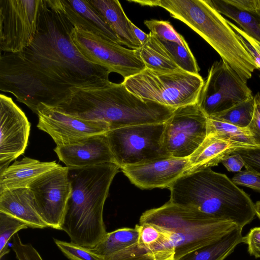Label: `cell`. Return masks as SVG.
Instances as JSON below:
<instances>
[{"label": "cell", "mask_w": 260, "mask_h": 260, "mask_svg": "<svg viewBox=\"0 0 260 260\" xmlns=\"http://www.w3.org/2000/svg\"><path fill=\"white\" fill-rule=\"evenodd\" d=\"M236 184L251 188L260 192V175L245 170L237 173L232 179Z\"/></svg>", "instance_id": "obj_36"}, {"label": "cell", "mask_w": 260, "mask_h": 260, "mask_svg": "<svg viewBox=\"0 0 260 260\" xmlns=\"http://www.w3.org/2000/svg\"><path fill=\"white\" fill-rule=\"evenodd\" d=\"M156 37L180 69L190 74L199 75L200 69L187 43L180 44Z\"/></svg>", "instance_id": "obj_29"}, {"label": "cell", "mask_w": 260, "mask_h": 260, "mask_svg": "<svg viewBox=\"0 0 260 260\" xmlns=\"http://www.w3.org/2000/svg\"><path fill=\"white\" fill-rule=\"evenodd\" d=\"M27 225L18 218L0 212V258L8 253V242L19 231L27 229Z\"/></svg>", "instance_id": "obj_30"}, {"label": "cell", "mask_w": 260, "mask_h": 260, "mask_svg": "<svg viewBox=\"0 0 260 260\" xmlns=\"http://www.w3.org/2000/svg\"><path fill=\"white\" fill-rule=\"evenodd\" d=\"M233 153H236L242 157L246 170L260 175V147L240 148Z\"/></svg>", "instance_id": "obj_35"}, {"label": "cell", "mask_w": 260, "mask_h": 260, "mask_svg": "<svg viewBox=\"0 0 260 260\" xmlns=\"http://www.w3.org/2000/svg\"><path fill=\"white\" fill-rule=\"evenodd\" d=\"M42 0H0V49L22 51L37 32Z\"/></svg>", "instance_id": "obj_11"}, {"label": "cell", "mask_w": 260, "mask_h": 260, "mask_svg": "<svg viewBox=\"0 0 260 260\" xmlns=\"http://www.w3.org/2000/svg\"><path fill=\"white\" fill-rule=\"evenodd\" d=\"M131 26L135 36L141 43V45H142L148 39L149 37V34H147L143 31L141 29L136 26L132 22H131Z\"/></svg>", "instance_id": "obj_43"}, {"label": "cell", "mask_w": 260, "mask_h": 260, "mask_svg": "<svg viewBox=\"0 0 260 260\" xmlns=\"http://www.w3.org/2000/svg\"><path fill=\"white\" fill-rule=\"evenodd\" d=\"M102 260H155L148 248L138 241Z\"/></svg>", "instance_id": "obj_32"}, {"label": "cell", "mask_w": 260, "mask_h": 260, "mask_svg": "<svg viewBox=\"0 0 260 260\" xmlns=\"http://www.w3.org/2000/svg\"><path fill=\"white\" fill-rule=\"evenodd\" d=\"M28 188L38 214L48 227L61 230L72 186L67 167H58L43 174Z\"/></svg>", "instance_id": "obj_13"}, {"label": "cell", "mask_w": 260, "mask_h": 260, "mask_svg": "<svg viewBox=\"0 0 260 260\" xmlns=\"http://www.w3.org/2000/svg\"><path fill=\"white\" fill-rule=\"evenodd\" d=\"M242 230L237 228L218 240L176 260H224L242 243Z\"/></svg>", "instance_id": "obj_23"}, {"label": "cell", "mask_w": 260, "mask_h": 260, "mask_svg": "<svg viewBox=\"0 0 260 260\" xmlns=\"http://www.w3.org/2000/svg\"><path fill=\"white\" fill-rule=\"evenodd\" d=\"M254 109V100L252 96L225 111L208 118L246 128L252 120Z\"/></svg>", "instance_id": "obj_28"}, {"label": "cell", "mask_w": 260, "mask_h": 260, "mask_svg": "<svg viewBox=\"0 0 260 260\" xmlns=\"http://www.w3.org/2000/svg\"><path fill=\"white\" fill-rule=\"evenodd\" d=\"M58 111L87 120L106 123L110 130L166 122L176 109L142 99L121 83L77 89L55 107Z\"/></svg>", "instance_id": "obj_2"}, {"label": "cell", "mask_w": 260, "mask_h": 260, "mask_svg": "<svg viewBox=\"0 0 260 260\" xmlns=\"http://www.w3.org/2000/svg\"><path fill=\"white\" fill-rule=\"evenodd\" d=\"M137 50L147 69L161 72L183 71L174 62L156 36L151 32L146 41Z\"/></svg>", "instance_id": "obj_24"}, {"label": "cell", "mask_w": 260, "mask_h": 260, "mask_svg": "<svg viewBox=\"0 0 260 260\" xmlns=\"http://www.w3.org/2000/svg\"><path fill=\"white\" fill-rule=\"evenodd\" d=\"M252 96L247 82L221 59L209 69L197 104L208 118Z\"/></svg>", "instance_id": "obj_10"}, {"label": "cell", "mask_w": 260, "mask_h": 260, "mask_svg": "<svg viewBox=\"0 0 260 260\" xmlns=\"http://www.w3.org/2000/svg\"><path fill=\"white\" fill-rule=\"evenodd\" d=\"M204 82L200 75L146 68L122 83L128 91L142 99L176 109L197 103Z\"/></svg>", "instance_id": "obj_7"}, {"label": "cell", "mask_w": 260, "mask_h": 260, "mask_svg": "<svg viewBox=\"0 0 260 260\" xmlns=\"http://www.w3.org/2000/svg\"><path fill=\"white\" fill-rule=\"evenodd\" d=\"M12 249L18 260H43L38 251L31 244L22 243L17 233L13 237Z\"/></svg>", "instance_id": "obj_34"}, {"label": "cell", "mask_w": 260, "mask_h": 260, "mask_svg": "<svg viewBox=\"0 0 260 260\" xmlns=\"http://www.w3.org/2000/svg\"><path fill=\"white\" fill-rule=\"evenodd\" d=\"M56 1L61 10L75 27L120 44L111 26L88 0Z\"/></svg>", "instance_id": "obj_18"}, {"label": "cell", "mask_w": 260, "mask_h": 260, "mask_svg": "<svg viewBox=\"0 0 260 260\" xmlns=\"http://www.w3.org/2000/svg\"><path fill=\"white\" fill-rule=\"evenodd\" d=\"M169 189L171 202L233 222L242 229L255 215L249 196L226 175L210 168L183 175Z\"/></svg>", "instance_id": "obj_5"}, {"label": "cell", "mask_w": 260, "mask_h": 260, "mask_svg": "<svg viewBox=\"0 0 260 260\" xmlns=\"http://www.w3.org/2000/svg\"><path fill=\"white\" fill-rule=\"evenodd\" d=\"M57 247L63 254L71 260H102L89 249L72 242H68L54 238Z\"/></svg>", "instance_id": "obj_33"}, {"label": "cell", "mask_w": 260, "mask_h": 260, "mask_svg": "<svg viewBox=\"0 0 260 260\" xmlns=\"http://www.w3.org/2000/svg\"><path fill=\"white\" fill-rule=\"evenodd\" d=\"M244 145L248 148L256 147L251 135L246 128H242L232 124L208 118L207 135Z\"/></svg>", "instance_id": "obj_27"}, {"label": "cell", "mask_w": 260, "mask_h": 260, "mask_svg": "<svg viewBox=\"0 0 260 260\" xmlns=\"http://www.w3.org/2000/svg\"><path fill=\"white\" fill-rule=\"evenodd\" d=\"M139 225L140 236L138 242L147 247L157 242L162 235V232L153 225L149 223Z\"/></svg>", "instance_id": "obj_37"}, {"label": "cell", "mask_w": 260, "mask_h": 260, "mask_svg": "<svg viewBox=\"0 0 260 260\" xmlns=\"http://www.w3.org/2000/svg\"><path fill=\"white\" fill-rule=\"evenodd\" d=\"M224 1L239 10L260 15V0H224Z\"/></svg>", "instance_id": "obj_40"}, {"label": "cell", "mask_w": 260, "mask_h": 260, "mask_svg": "<svg viewBox=\"0 0 260 260\" xmlns=\"http://www.w3.org/2000/svg\"><path fill=\"white\" fill-rule=\"evenodd\" d=\"M188 157L167 156L151 161L121 168L132 183L142 189L169 188L186 173Z\"/></svg>", "instance_id": "obj_16"}, {"label": "cell", "mask_w": 260, "mask_h": 260, "mask_svg": "<svg viewBox=\"0 0 260 260\" xmlns=\"http://www.w3.org/2000/svg\"><path fill=\"white\" fill-rule=\"evenodd\" d=\"M243 148L248 147L208 134L203 143L188 157L189 167L186 173L217 166L236 150Z\"/></svg>", "instance_id": "obj_21"}, {"label": "cell", "mask_w": 260, "mask_h": 260, "mask_svg": "<svg viewBox=\"0 0 260 260\" xmlns=\"http://www.w3.org/2000/svg\"><path fill=\"white\" fill-rule=\"evenodd\" d=\"M71 38L82 56L88 62L115 72L124 79L136 75L146 67L137 50L127 49L91 32L74 27Z\"/></svg>", "instance_id": "obj_9"}, {"label": "cell", "mask_w": 260, "mask_h": 260, "mask_svg": "<svg viewBox=\"0 0 260 260\" xmlns=\"http://www.w3.org/2000/svg\"><path fill=\"white\" fill-rule=\"evenodd\" d=\"M142 223L162 232L159 240L150 246L156 260H176L239 228L233 222L170 201L143 212L139 219Z\"/></svg>", "instance_id": "obj_3"}, {"label": "cell", "mask_w": 260, "mask_h": 260, "mask_svg": "<svg viewBox=\"0 0 260 260\" xmlns=\"http://www.w3.org/2000/svg\"><path fill=\"white\" fill-rule=\"evenodd\" d=\"M59 166L55 161L43 162L28 157L16 160L0 174V191L28 187L40 176Z\"/></svg>", "instance_id": "obj_20"}, {"label": "cell", "mask_w": 260, "mask_h": 260, "mask_svg": "<svg viewBox=\"0 0 260 260\" xmlns=\"http://www.w3.org/2000/svg\"><path fill=\"white\" fill-rule=\"evenodd\" d=\"M72 192L61 226L71 242L86 248L95 246L107 233L103 209L112 180L119 171L114 163L69 168Z\"/></svg>", "instance_id": "obj_4"}, {"label": "cell", "mask_w": 260, "mask_h": 260, "mask_svg": "<svg viewBox=\"0 0 260 260\" xmlns=\"http://www.w3.org/2000/svg\"><path fill=\"white\" fill-rule=\"evenodd\" d=\"M255 215L260 219V201L257 202L254 204Z\"/></svg>", "instance_id": "obj_44"}, {"label": "cell", "mask_w": 260, "mask_h": 260, "mask_svg": "<svg viewBox=\"0 0 260 260\" xmlns=\"http://www.w3.org/2000/svg\"><path fill=\"white\" fill-rule=\"evenodd\" d=\"M165 123L126 126L106 133L115 162L120 169L169 156L163 146Z\"/></svg>", "instance_id": "obj_8"}, {"label": "cell", "mask_w": 260, "mask_h": 260, "mask_svg": "<svg viewBox=\"0 0 260 260\" xmlns=\"http://www.w3.org/2000/svg\"><path fill=\"white\" fill-rule=\"evenodd\" d=\"M142 6L160 7L202 37L221 59L247 82L256 69L255 61L226 20L208 0H137Z\"/></svg>", "instance_id": "obj_6"}, {"label": "cell", "mask_w": 260, "mask_h": 260, "mask_svg": "<svg viewBox=\"0 0 260 260\" xmlns=\"http://www.w3.org/2000/svg\"><path fill=\"white\" fill-rule=\"evenodd\" d=\"M221 162L229 171L233 172L241 171L242 167L245 166L242 157L236 153L229 155Z\"/></svg>", "instance_id": "obj_41"}, {"label": "cell", "mask_w": 260, "mask_h": 260, "mask_svg": "<svg viewBox=\"0 0 260 260\" xmlns=\"http://www.w3.org/2000/svg\"><path fill=\"white\" fill-rule=\"evenodd\" d=\"M228 22L238 35L246 40L260 54V42L246 34L241 28L229 20H228Z\"/></svg>", "instance_id": "obj_42"}, {"label": "cell", "mask_w": 260, "mask_h": 260, "mask_svg": "<svg viewBox=\"0 0 260 260\" xmlns=\"http://www.w3.org/2000/svg\"><path fill=\"white\" fill-rule=\"evenodd\" d=\"M144 23L151 32L160 39L180 44L186 43L168 21L151 19L146 20Z\"/></svg>", "instance_id": "obj_31"}, {"label": "cell", "mask_w": 260, "mask_h": 260, "mask_svg": "<svg viewBox=\"0 0 260 260\" xmlns=\"http://www.w3.org/2000/svg\"><path fill=\"white\" fill-rule=\"evenodd\" d=\"M54 151L69 168L115 164L106 133L92 136L71 145L56 146Z\"/></svg>", "instance_id": "obj_17"}, {"label": "cell", "mask_w": 260, "mask_h": 260, "mask_svg": "<svg viewBox=\"0 0 260 260\" xmlns=\"http://www.w3.org/2000/svg\"><path fill=\"white\" fill-rule=\"evenodd\" d=\"M89 3L102 16L116 35L120 44L132 49L142 45L135 36L131 21L125 15L118 0H88Z\"/></svg>", "instance_id": "obj_22"}, {"label": "cell", "mask_w": 260, "mask_h": 260, "mask_svg": "<svg viewBox=\"0 0 260 260\" xmlns=\"http://www.w3.org/2000/svg\"><path fill=\"white\" fill-rule=\"evenodd\" d=\"M242 243L247 245L248 253L257 258L260 257V226L253 228L243 236Z\"/></svg>", "instance_id": "obj_39"}, {"label": "cell", "mask_w": 260, "mask_h": 260, "mask_svg": "<svg viewBox=\"0 0 260 260\" xmlns=\"http://www.w3.org/2000/svg\"><path fill=\"white\" fill-rule=\"evenodd\" d=\"M207 121L197 103L176 108L165 123L163 146L168 155L189 157L206 138Z\"/></svg>", "instance_id": "obj_12"}, {"label": "cell", "mask_w": 260, "mask_h": 260, "mask_svg": "<svg viewBox=\"0 0 260 260\" xmlns=\"http://www.w3.org/2000/svg\"><path fill=\"white\" fill-rule=\"evenodd\" d=\"M30 124L12 99L0 94V174L22 154L27 147Z\"/></svg>", "instance_id": "obj_15"}, {"label": "cell", "mask_w": 260, "mask_h": 260, "mask_svg": "<svg viewBox=\"0 0 260 260\" xmlns=\"http://www.w3.org/2000/svg\"><path fill=\"white\" fill-rule=\"evenodd\" d=\"M139 236V224L134 228H119L107 232L95 246L89 249L102 259L137 243Z\"/></svg>", "instance_id": "obj_25"}, {"label": "cell", "mask_w": 260, "mask_h": 260, "mask_svg": "<svg viewBox=\"0 0 260 260\" xmlns=\"http://www.w3.org/2000/svg\"><path fill=\"white\" fill-rule=\"evenodd\" d=\"M0 212L18 218L29 228H48L37 211L34 196L28 187L0 191Z\"/></svg>", "instance_id": "obj_19"}, {"label": "cell", "mask_w": 260, "mask_h": 260, "mask_svg": "<svg viewBox=\"0 0 260 260\" xmlns=\"http://www.w3.org/2000/svg\"><path fill=\"white\" fill-rule=\"evenodd\" d=\"M254 109L252 120L247 126L254 144L260 147V93L254 96Z\"/></svg>", "instance_id": "obj_38"}, {"label": "cell", "mask_w": 260, "mask_h": 260, "mask_svg": "<svg viewBox=\"0 0 260 260\" xmlns=\"http://www.w3.org/2000/svg\"><path fill=\"white\" fill-rule=\"evenodd\" d=\"M222 15L237 22L246 34L260 42V15L239 10L224 0H208Z\"/></svg>", "instance_id": "obj_26"}, {"label": "cell", "mask_w": 260, "mask_h": 260, "mask_svg": "<svg viewBox=\"0 0 260 260\" xmlns=\"http://www.w3.org/2000/svg\"><path fill=\"white\" fill-rule=\"evenodd\" d=\"M37 114L38 128L49 135L56 146L74 144L110 131L105 123L80 119L43 104L38 106Z\"/></svg>", "instance_id": "obj_14"}, {"label": "cell", "mask_w": 260, "mask_h": 260, "mask_svg": "<svg viewBox=\"0 0 260 260\" xmlns=\"http://www.w3.org/2000/svg\"><path fill=\"white\" fill-rule=\"evenodd\" d=\"M74 27L56 0H42L31 43L0 57V90L37 114L41 104L55 107L78 88L108 84L109 71L88 62L73 43Z\"/></svg>", "instance_id": "obj_1"}]
</instances>
